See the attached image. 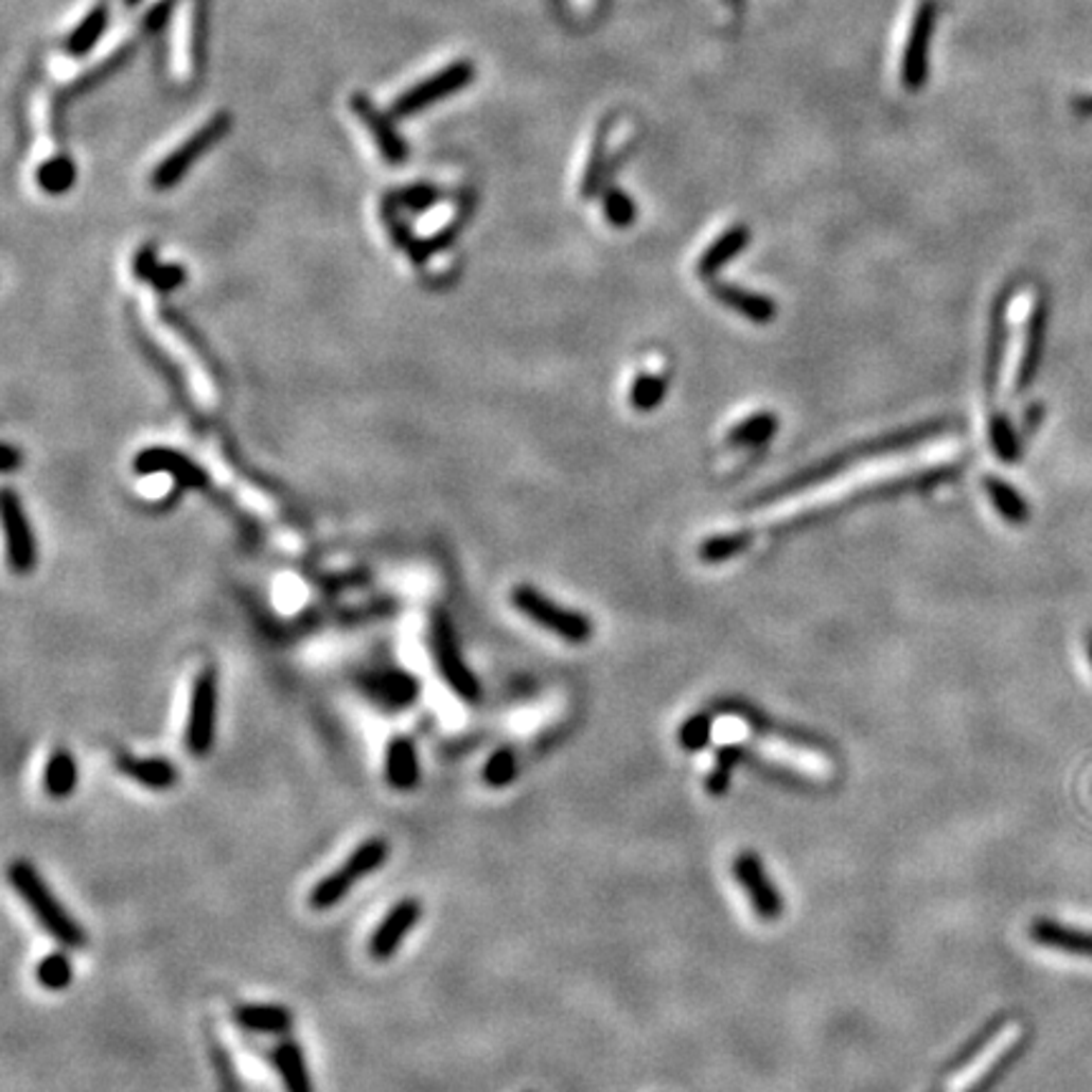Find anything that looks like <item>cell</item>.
<instances>
[{"label":"cell","instance_id":"6da1fadb","mask_svg":"<svg viewBox=\"0 0 1092 1092\" xmlns=\"http://www.w3.org/2000/svg\"><path fill=\"white\" fill-rule=\"evenodd\" d=\"M951 430H953L951 420L938 418V420H926V423H918V425L900 427V430L885 433V436L863 440V443L850 445V448L834 453V456H830V458H822V460H817V463L807 465V469L797 471L794 476L785 478V481L769 486V489L756 493L752 501H748V506H752V509H761V506L779 501V498L797 496V493H805L809 489H814V486H822L825 481H832V478L842 476V473L850 471L855 463H860V460L893 456V453H905L911 448H918V445L929 443V440L946 436V433H951Z\"/></svg>","mask_w":1092,"mask_h":1092},{"label":"cell","instance_id":"7a4b0ae2","mask_svg":"<svg viewBox=\"0 0 1092 1092\" xmlns=\"http://www.w3.org/2000/svg\"><path fill=\"white\" fill-rule=\"evenodd\" d=\"M8 878L23 903L29 905L33 918L41 923V929L49 933L56 944H61L64 949H84V946H87V931H84V926H78L76 920L69 916V911L58 903V898L51 893V887L46 885V880L38 875L36 867L25 863V860H16V863L11 865Z\"/></svg>","mask_w":1092,"mask_h":1092},{"label":"cell","instance_id":"3957f363","mask_svg":"<svg viewBox=\"0 0 1092 1092\" xmlns=\"http://www.w3.org/2000/svg\"><path fill=\"white\" fill-rule=\"evenodd\" d=\"M387 860H390V842L383 838H370L362 845L354 847V852L347 858V863H341L337 870L329 873L327 878H321L317 885L309 893V905L314 911H329L337 903H341L352 893V887L359 883V880L370 878L372 873H377Z\"/></svg>","mask_w":1092,"mask_h":1092},{"label":"cell","instance_id":"277c9868","mask_svg":"<svg viewBox=\"0 0 1092 1092\" xmlns=\"http://www.w3.org/2000/svg\"><path fill=\"white\" fill-rule=\"evenodd\" d=\"M511 604L522 612L524 617H529L531 622L539 624V628L546 630V633L562 637L571 645L589 642L592 635H595V624L587 615L582 612L564 607L539 592L531 584H516L511 589Z\"/></svg>","mask_w":1092,"mask_h":1092},{"label":"cell","instance_id":"5b68a950","mask_svg":"<svg viewBox=\"0 0 1092 1092\" xmlns=\"http://www.w3.org/2000/svg\"><path fill=\"white\" fill-rule=\"evenodd\" d=\"M430 653L436 661L440 677L458 699L478 701L481 699V683L471 673L469 663L460 655V645L453 630L451 617L443 610H436L430 617Z\"/></svg>","mask_w":1092,"mask_h":1092},{"label":"cell","instance_id":"8992f818","mask_svg":"<svg viewBox=\"0 0 1092 1092\" xmlns=\"http://www.w3.org/2000/svg\"><path fill=\"white\" fill-rule=\"evenodd\" d=\"M938 25V0H920L913 11L911 25L903 46V58H900V84L905 91L916 94L929 82L931 69V46L933 33Z\"/></svg>","mask_w":1092,"mask_h":1092},{"label":"cell","instance_id":"52a82bcc","mask_svg":"<svg viewBox=\"0 0 1092 1092\" xmlns=\"http://www.w3.org/2000/svg\"><path fill=\"white\" fill-rule=\"evenodd\" d=\"M228 131H230L228 111H218V115L210 117V120L202 124L200 129H195L193 135H190L188 140L180 144V147H175L173 153L164 157V160L155 168L149 182H153V188L157 190V193H164V190L175 188L177 182H180L182 177L193 170V164L200 160L202 155L210 153V149H213L215 144H218L223 137L228 135Z\"/></svg>","mask_w":1092,"mask_h":1092},{"label":"cell","instance_id":"ba28073f","mask_svg":"<svg viewBox=\"0 0 1092 1092\" xmlns=\"http://www.w3.org/2000/svg\"><path fill=\"white\" fill-rule=\"evenodd\" d=\"M473 78H476V66H473L469 58H458V61L448 64L445 69H440L436 74L423 78V82H418L416 87L403 91V94L392 102L390 115L400 117V120H403V117L418 115V111L438 104L440 99L458 94L460 89L469 87Z\"/></svg>","mask_w":1092,"mask_h":1092},{"label":"cell","instance_id":"9c48e42d","mask_svg":"<svg viewBox=\"0 0 1092 1092\" xmlns=\"http://www.w3.org/2000/svg\"><path fill=\"white\" fill-rule=\"evenodd\" d=\"M716 736H719L721 741L754 739L756 748H759L761 754L772 756V759L781 761V764H789V767L799 769V772H805L809 776H820V779H825V776H830V772H832L830 761H827L825 756L809 752V748L799 746V743L779 739V736L754 734L752 726H746V723L739 721V719H728L719 728V732H716Z\"/></svg>","mask_w":1092,"mask_h":1092},{"label":"cell","instance_id":"30bf717a","mask_svg":"<svg viewBox=\"0 0 1092 1092\" xmlns=\"http://www.w3.org/2000/svg\"><path fill=\"white\" fill-rule=\"evenodd\" d=\"M215 719H218V673L215 668L200 670L190 695L186 746L195 759L210 754L215 741Z\"/></svg>","mask_w":1092,"mask_h":1092},{"label":"cell","instance_id":"8fae6325","mask_svg":"<svg viewBox=\"0 0 1092 1092\" xmlns=\"http://www.w3.org/2000/svg\"><path fill=\"white\" fill-rule=\"evenodd\" d=\"M734 878L736 883L741 885L743 896L752 903L756 918L767 920V923H774V920L781 918V913H785V900H781L779 891H776L772 878L767 875V867L759 860V855H754L752 850H743L736 855Z\"/></svg>","mask_w":1092,"mask_h":1092},{"label":"cell","instance_id":"7c38bea8","mask_svg":"<svg viewBox=\"0 0 1092 1092\" xmlns=\"http://www.w3.org/2000/svg\"><path fill=\"white\" fill-rule=\"evenodd\" d=\"M0 514H3L11 567L13 571H18V575H29L38 562L36 536H33L29 516H25L23 501L11 489H5L3 498H0Z\"/></svg>","mask_w":1092,"mask_h":1092},{"label":"cell","instance_id":"4fadbf2b","mask_svg":"<svg viewBox=\"0 0 1092 1092\" xmlns=\"http://www.w3.org/2000/svg\"><path fill=\"white\" fill-rule=\"evenodd\" d=\"M423 916V905L418 898H405L390 908V913L380 920L370 938V956L374 962H387L398 953L400 944L410 936L416 923Z\"/></svg>","mask_w":1092,"mask_h":1092},{"label":"cell","instance_id":"5bb4252c","mask_svg":"<svg viewBox=\"0 0 1092 1092\" xmlns=\"http://www.w3.org/2000/svg\"><path fill=\"white\" fill-rule=\"evenodd\" d=\"M135 473L137 476L168 473V476H173L175 481H180L182 486H188V489H195V491H202L208 486V473L202 471L195 460L182 456L180 451L164 448V445H155V448H144L142 453H137Z\"/></svg>","mask_w":1092,"mask_h":1092},{"label":"cell","instance_id":"9a60e30c","mask_svg":"<svg viewBox=\"0 0 1092 1092\" xmlns=\"http://www.w3.org/2000/svg\"><path fill=\"white\" fill-rule=\"evenodd\" d=\"M352 111H354V115H357V120L365 124L367 131H370L374 147L380 149V155H383L387 162H390V164H403L407 160L410 149H407L405 140H403V137H400V131L394 129V124L390 122V117L383 115V111L374 107V102H372L370 96L354 94L352 96Z\"/></svg>","mask_w":1092,"mask_h":1092},{"label":"cell","instance_id":"2e32d148","mask_svg":"<svg viewBox=\"0 0 1092 1092\" xmlns=\"http://www.w3.org/2000/svg\"><path fill=\"white\" fill-rule=\"evenodd\" d=\"M1044 332H1047V306L1042 299H1037L1027 314V327H1024V347L1015 372V394H1024L1035 383L1039 365H1042Z\"/></svg>","mask_w":1092,"mask_h":1092},{"label":"cell","instance_id":"e0dca14e","mask_svg":"<svg viewBox=\"0 0 1092 1092\" xmlns=\"http://www.w3.org/2000/svg\"><path fill=\"white\" fill-rule=\"evenodd\" d=\"M708 292L721 306L732 309L734 314L754 321V324L767 327L776 319V301L772 299V296L752 292V288L728 284V281H710Z\"/></svg>","mask_w":1092,"mask_h":1092},{"label":"cell","instance_id":"ac0fdd59","mask_svg":"<svg viewBox=\"0 0 1092 1092\" xmlns=\"http://www.w3.org/2000/svg\"><path fill=\"white\" fill-rule=\"evenodd\" d=\"M1009 299L1011 288H1004L994 301V309H991V329H989V347H986V367H984V387H986V400L994 405L997 392H999V377H1002V365H1004V352H1006V312H1009Z\"/></svg>","mask_w":1092,"mask_h":1092},{"label":"cell","instance_id":"d6986e66","mask_svg":"<svg viewBox=\"0 0 1092 1092\" xmlns=\"http://www.w3.org/2000/svg\"><path fill=\"white\" fill-rule=\"evenodd\" d=\"M362 690H365L374 703H380V706L398 710L410 706V703L418 699L420 683L410 673H405V670L390 668L365 675Z\"/></svg>","mask_w":1092,"mask_h":1092},{"label":"cell","instance_id":"ffe728a7","mask_svg":"<svg viewBox=\"0 0 1092 1092\" xmlns=\"http://www.w3.org/2000/svg\"><path fill=\"white\" fill-rule=\"evenodd\" d=\"M1029 938L1035 940L1037 946H1042V949L1070 953V956L1080 958H1092V931L1064 926L1060 920L1037 918L1035 923L1029 926Z\"/></svg>","mask_w":1092,"mask_h":1092},{"label":"cell","instance_id":"44dd1931","mask_svg":"<svg viewBox=\"0 0 1092 1092\" xmlns=\"http://www.w3.org/2000/svg\"><path fill=\"white\" fill-rule=\"evenodd\" d=\"M752 243V228L743 226V223H736V226L726 228L710 246L699 256L695 261V274L701 276L703 281H710L721 268H726L736 256L743 253V248Z\"/></svg>","mask_w":1092,"mask_h":1092},{"label":"cell","instance_id":"7402d4cb","mask_svg":"<svg viewBox=\"0 0 1092 1092\" xmlns=\"http://www.w3.org/2000/svg\"><path fill=\"white\" fill-rule=\"evenodd\" d=\"M615 129V115L602 117V122L597 124L595 137H592V149L587 155V164H584L582 180H579V197L589 200L600 193L604 186V177H610V135Z\"/></svg>","mask_w":1092,"mask_h":1092},{"label":"cell","instance_id":"603a6c76","mask_svg":"<svg viewBox=\"0 0 1092 1092\" xmlns=\"http://www.w3.org/2000/svg\"><path fill=\"white\" fill-rule=\"evenodd\" d=\"M117 769L124 776H129L137 785L155 789V792H164V789H173L177 781H180V772L170 759H162V756H120L117 759Z\"/></svg>","mask_w":1092,"mask_h":1092},{"label":"cell","instance_id":"cb8c5ba5","mask_svg":"<svg viewBox=\"0 0 1092 1092\" xmlns=\"http://www.w3.org/2000/svg\"><path fill=\"white\" fill-rule=\"evenodd\" d=\"M385 779H387V785L400 789V792H410V789L418 787V781H420L418 748H416V743H412V739H407V736H394V739L387 743Z\"/></svg>","mask_w":1092,"mask_h":1092},{"label":"cell","instance_id":"d4e9b609","mask_svg":"<svg viewBox=\"0 0 1092 1092\" xmlns=\"http://www.w3.org/2000/svg\"><path fill=\"white\" fill-rule=\"evenodd\" d=\"M233 1019L253 1035H286L294 1027V1011L284 1004H243L233 1011Z\"/></svg>","mask_w":1092,"mask_h":1092},{"label":"cell","instance_id":"484cf974","mask_svg":"<svg viewBox=\"0 0 1092 1092\" xmlns=\"http://www.w3.org/2000/svg\"><path fill=\"white\" fill-rule=\"evenodd\" d=\"M271 1060L276 1064V1070H279V1077L281 1082H284L286 1092H314L304 1050H301L299 1044L292 1042V1039H284V1042H279L274 1047Z\"/></svg>","mask_w":1092,"mask_h":1092},{"label":"cell","instance_id":"4316f807","mask_svg":"<svg viewBox=\"0 0 1092 1092\" xmlns=\"http://www.w3.org/2000/svg\"><path fill=\"white\" fill-rule=\"evenodd\" d=\"M776 433H779V416L772 410H761L736 423L728 430L726 443L732 448H761V445L772 443Z\"/></svg>","mask_w":1092,"mask_h":1092},{"label":"cell","instance_id":"83f0119b","mask_svg":"<svg viewBox=\"0 0 1092 1092\" xmlns=\"http://www.w3.org/2000/svg\"><path fill=\"white\" fill-rule=\"evenodd\" d=\"M78 785L76 759L66 748H56L43 769V789L51 799H66Z\"/></svg>","mask_w":1092,"mask_h":1092},{"label":"cell","instance_id":"f1b7e54d","mask_svg":"<svg viewBox=\"0 0 1092 1092\" xmlns=\"http://www.w3.org/2000/svg\"><path fill=\"white\" fill-rule=\"evenodd\" d=\"M107 25H109V5L99 3L96 8H91L87 16L82 18V23H78L76 29L69 33V38H66V43H64L66 54L76 56V58L87 56L89 51L99 43V38L104 36Z\"/></svg>","mask_w":1092,"mask_h":1092},{"label":"cell","instance_id":"f546056e","mask_svg":"<svg viewBox=\"0 0 1092 1092\" xmlns=\"http://www.w3.org/2000/svg\"><path fill=\"white\" fill-rule=\"evenodd\" d=\"M984 491L994 504L997 514L1009 524H1024L1029 518V506L1015 486H1009L999 476H984Z\"/></svg>","mask_w":1092,"mask_h":1092},{"label":"cell","instance_id":"4dcf8cb0","mask_svg":"<svg viewBox=\"0 0 1092 1092\" xmlns=\"http://www.w3.org/2000/svg\"><path fill=\"white\" fill-rule=\"evenodd\" d=\"M469 215H471V202H469V206L460 208L456 218H453L445 228H440L438 233L427 235V239H416V241H412V246L407 248V253H410V259L416 261V263H425L427 259H433V256H436L438 251H443V248H448L451 243L458 239L460 230H463L465 221H469Z\"/></svg>","mask_w":1092,"mask_h":1092},{"label":"cell","instance_id":"1f68e13d","mask_svg":"<svg viewBox=\"0 0 1092 1092\" xmlns=\"http://www.w3.org/2000/svg\"><path fill=\"white\" fill-rule=\"evenodd\" d=\"M752 544V534L748 531H726V534H714L703 539L699 544V559L706 564H723L732 562Z\"/></svg>","mask_w":1092,"mask_h":1092},{"label":"cell","instance_id":"d6a6232c","mask_svg":"<svg viewBox=\"0 0 1092 1092\" xmlns=\"http://www.w3.org/2000/svg\"><path fill=\"white\" fill-rule=\"evenodd\" d=\"M36 182L46 195H64L74 188L76 182V164L69 155H56L41 162L36 170Z\"/></svg>","mask_w":1092,"mask_h":1092},{"label":"cell","instance_id":"836d02e7","mask_svg":"<svg viewBox=\"0 0 1092 1092\" xmlns=\"http://www.w3.org/2000/svg\"><path fill=\"white\" fill-rule=\"evenodd\" d=\"M668 377L657 372H640L630 387V405L635 412H653L668 394Z\"/></svg>","mask_w":1092,"mask_h":1092},{"label":"cell","instance_id":"e575fe53","mask_svg":"<svg viewBox=\"0 0 1092 1092\" xmlns=\"http://www.w3.org/2000/svg\"><path fill=\"white\" fill-rule=\"evenodd\" d=\"M989 440L991 448H994L997 458L1004 460V463H1015L1022 453V438H1019L1017 427L1011 425V420L1004 416V412H991L989 418Z\"/></svg>","mask_w":1092,"mask_h":1092},{"label":"cell","instance_id":"d590c367","mask_svg":"<svg viewBox=\"0 0 1092 1092\" xmlns=\"http://www.w3.org/2000/svg\"><path fill=\"white\" fill-rule=\"evenodd\" d=\"M74 979V966H71L66 953H49L36 966V982L49 991H61Z\"/></svg>","mask_w":1092,"mask_h":1092},{"label":"cell","instance_id":"8d00e7d4","mask_svg":"<svg viewBox=\"0 0 1092 1092\" xmlns=\"http://www.w3.org/2000/svg\"><path fill=\"white\" fill-rule=\"evenodd\" d=\"M602 213L612 228L624 230L630 228L637 218L635 200L620 188H607L602 195Z\"/></svg>","mask_w":1092,"mask_h":1092},{"label":"cell","instance_id":"74e56055","mask_svg":"<svg viewBox=\"0 0 1092 1092\" xmlns=\"http://www.w3.org/2000/svg\"><path fill=\"white\" fill-rule=\"evenodd\" d=\"M518 774V759L514 748H498L489 756V761L483 764V781L491 789H501L516 779Z\"/></svg>","mask_w":1092,"mask_h":1092},{"label":"cell","instance_id":"f35d334b","mask_svg":"<svg viewBox=\"0 0 1092 1092\" xmlns=\"http://www.w3.org/2000/svg\"><path fill=\"white\" fill-rule=\"evenodd\" d=\"M736 761H739V748L723 746L719 756H716L710 772L706 774V794H710V797H723V794L728 792Z\"/></svg>","mask_w":1092,"mask_h":1092},{"label":"cell","instance_id":"ab89813d","mask_svg":"<svg viewBox=\"0 0 1092 1092\" xmlns=\"http://www.w3.org/2000/svg\"><path fill=\"white\" fill-rule=\"evenodd\" d=\"M394 197H398L400 208L410 210V213H425V210L436 208L440 202V190L430 186V182H418V186L394 193Z\"/></svg>","mask_w":1092,"mask_h":1092},{"label":"cell","instance_id":"60d3db41","mask_svg":"<svg viewBox=\"0 0 1092 1092\" xmlns=\"http://www.w3.org/2000/svg\"><path fill=\"white\" fill-rule=\"evenodd\" d=\"M710 719L706 714H699L693 716V719H688L686 723L681 726V734H677V739H681V746L688 748V752H699V748H703L710 739Z\"/></svg>","mask_w":1092,"mask_h":1092},{"label":"cell","instance_id":"b9f144b4","mask_svg":"<svg viewBox=\"0 0 1092 1092\" xmlns=\"http://www.w3.org/2000/svg\"><path fill=\"white\" fill-rule=\"evenodd\" d=\"M129 56H131V46H127V49H122V51H117L115 56H109L107 61H102L99 66H94V69L87 71V74L78 78V82L74 84V89H71V91H87L89 87H94V84L102 82V78H107L109 74H115V71L120 69V66L127 64Z\"/></svg>","mask_w":1092,"mask_h":1092},{"label":"cell","instance_id":"7bdbcfd3","mask_svg":"<svg viewBox=\"0 0 1092 1092\" xmlns=\"http://www.w3.org/2000/svg\"><path fill=\"white\" fill-rule=\"evenodd\" d=\"M186 279L188 274L182 266H177V263H160V266L155 268V274L149 276V284H153L155 292L170 294L175 292L177 286L186 284Z\"/></svg>","mask_w":1092,"mask_h":1092},{"label":"cell","instance_id":"ee69618b","mask_svg":"<svg viewBox=\"0 0 1092 1092\" xmlns=\"http://www.w3.org/2000/svg\"><path fill=\"white\" fill-rule=\"evenodd\" d=\"M173 11H175V0H157L153 8L144 13V21H142L144 31L147 33L162 31L164 25H168L170 16H173Z\"/></svg>","mask_w":1092,"mask_h":1092},{"label":"cell","instance_id":"f6af8a7d","mask_svg":"<svg viewBox=\"0 0 1092 1092\" xmlns=\"http://www.w3.org/2000/svg\"><path fill=\"white\" fill-rule=\"evenodd\" d=\"M157 266H160V261H157L155 246H142L135 253V261H131V274H135L137 281H149Z\"/></svg>","mask_w":1092,"mask_h":1092},{"label":"cell","instance_id":"bcb514c9","mask_svg":"<svg viewBox=\"0 0 1092 1092\" xmlns=\"http://www.w3.org/2000/svg\"><path fill=\"white\" fill-rule=\"evenodd\" d=\"M18 460H21V453H18L16 448H13V445L5 443V445H3V471H5V473L16 471Z\"/></svg>","mask_w":1092,"mask_h":1092},{"label":"cell","instance_id":"7dc6e473","mask_svg":"<svg viewBox=\"0 0 1092 1092\" xmlns=\"http://www.w3.org/2000/svg\"><path fill=\"white\" fill-rule=\"evenodd\" d=\"M1042 416H1044V407H1042V405H1035V407H1032V410L1027 412V416H1024V430H1027V433H1035V430H1037V425H1039V420H1042Z\"/></svg>","mask_w":1092,"mask_h":1092},{"label":"cell","instance_id":"c3c4849f","mask_svg":"<svg viewBox=\"0 0 1092 1092\" xmlns=\"http://www.w3.org/2000/svg\"><path fill=\"white\" fill-rule=\"evenodd\" d=\"M1072 109H1075L1080 117H1092V94L1077 96L1075 104H1072Z\"/></svg>","mask_w":1092,"mask_h":1092},{"label":"cell","instance_id":"681fc988","mask_svg":"<svg viewBox=\"0 0 1092 1092\" xmlns=\"http://www.w3.org/2000/svg\"><path fill=\"white\" fill-rule=\"evenodd\" d=\"M1085 653H1088V661L1092 666V630H1088V635H1085Z\"/></svg>","mask_w":1092,"mask_h":1092},{"label":"cell","instance_id":"f907efd6","mask_svg":"<svg viewBox=\"0 0 1092 1092\" xmlns=\"http://www.w3.org/2000/svg\"><path fill=\"white\" fill-rule=\"evenodd\" d=\"M140 3H142V0H124V5H127V8H137V5H140Z\"/></svg>","mask_w":1092,"mask_h":1092},{"label":"cell","instance_id":"816d5d0a","mask_svg":"<svg viewBox=\"0 0 1092 1092\" xmlns=\"http://www.w3.org/2000/svg\"><path fill=\"white\" fill-rule=\"evenodd\" d=\"M723 3H726V5H739L741 0H723Z\"/></svg>","mask_w":1092,"mask_h":1092},{"label":"cell","instance_id":"f5cc1de1","mask_svg":"<svg viewBox=\"0 0 1092 1092\" xmlns=\"http://www.w3.org/2000/svg\"><path fill=\"white\" fill-rule=\"evenodd\" d=\"M557 3H559V0H557Z\"/></svg>","mask_w":1092,"mask_h":1092}]
</instances>
